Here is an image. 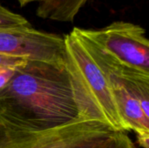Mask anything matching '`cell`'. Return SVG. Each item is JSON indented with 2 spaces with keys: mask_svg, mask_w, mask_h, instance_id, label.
Masks as SVG:
<instances>
[{
  "mask_svg": "<svg viewBox=\"0 0 149 148\" xmlns=\"http://www.w3.org/2000/svg\"><path fill=\"white\" fill-rule=\"evenodd\" d=\"M89 0H42L36 15L43 19L72 22Z\"/></svg>",
  "mask_w": 149,
  "mask_h": 148,
  "instance_id": "7",
  "label": "cell"
},
{
  "mask_svg": "<svg viewBox=\"0 0 149 148\" xmlns=\"http://www.w3.org/2000/svg\"><path fill=\"white\" fill-rule=\"evenodd\" d=\"M25 61H26V59L0 54V66L17 67V66H19V65H23Z\"/></svg>",
  "mask_w": 149,
  "mask_h": 148,
  "instance_id": "11",
  "label": "cell"
},
{
  "mask_svg": "<svg viewBox=\"0 0 149 148\" xmlns=\"http://www.w3.org/2000/svg\"><path fill=\"white\" fill-rule=\"evenodd\" d=\"M115 133L103 123L84 119L44 131L23 129L0 120V148H95Z\"/></svg>",
  "mask_w": 149,
  "mask_h": 148,
  "instance_id": "3",
  "label": "cell"
},
{
  "mask_svg": "<svg viewBox=\"0 0 149 148\" xmlns=\"http://www.w3.org/2000/svg\"><path fill=\"white\" fill-rule=\"evenodd\" d=\"M95 148H135V146L125 133H116L105 143Z\"/></svg>",
  "mask_w": 149,
  "mask_h": 148,
  "instance_id": "9",
  "label": "cell"
},
{
  "mask_svg": "<svg viewBox=\"0 0 149 148\" xmlns=\"http://www.w3.org/2000/svg\"><path fill=\"white\" fill-rule=\"evenodd\" d=\"M78 31L117 63L149 74V41L143 27L115 21L100 29Z\"/></svg>",
  "mask_w": 149,
  "mask_h": 148,
  "instance_id": "4",
  "label": "cell"
},
{
  "mask_svg": "<svg viewBox=\"0 0 149 148\" xmlns=\"http://www.w3.org/2000/svg\"><path fill=\"white\" fill-rule=\"evenodd\" d=\"M63 38L65 69L79 118L103 123L116 133L128 131L119 113L108 77L91 58L73 29Z\"/></svg>",
  "mask_w": 149,
  "mask_h": 148,
  "instance_id": "2",
  "label": "cell"
},
{
  "mask_svg": "<svg viewBox=\"0 0 149 148\" xmlns=\"http://www.w3.org/2000/svg\"><path fill=\"white\" fill-rule=\"evenodd\" d=\"M17 67L0 66V89L3 88L12 78Z\"/></svg>",
  "mask_w": 149,
  "mask_h": 148,
  "instance_id": "10",
  "label": "cell"
},
{
  "mask_svg": "<svg viewBox=\"0 0 149 148\" xmlns=\"http://www.w3.org/2000/svg\"><path fill=\"white\" fill-rule=\"evenodd\" d=\"M31 24L23 16L15 13L0 4V29L30 27Z\"/></svg>",
  "mask_w": 149,
  "mask_h": 148,
  "instance_id": "8",
  "label": "cell"
},
{
  "mask_svg": "<svg viewBox=\"0 0 149 148\" xmlns=\"http://www.w3.org/2000/svg\"><path fill=\"white\" fill-rule=\"evenodd\" d=\"M64 38L32 26L0 29V54L65 66Z\"/></svg>",
  "mask_w": 149,
  "mask_h": 148,
  "instance_id": "5",
  "label": "cell"
},
{
  "mask_svg": "<svg viewBox=\"0 0 149 148\" xmlns=\"http://www.w3.org/2000/svg\"><path fill=\"white\" fill-rule=\"evenodd\" d=\"M79 119L65 66L26 60L0 89V120L15 126L44 131Z\"/></svg>",
  "mask_w": 149,
  "mask_h": 148,
  "instance_id": "1",
  "label": "cell"
},
{
  "mask_svg": "<svg viewBox=\"0 0 149 148\" xmlns=\"http://www.w3.org/2000/svg\"><path fill=\"white\" fill-rule=\"evenodd\" d=\"M17 2H18V3L20 4V6L21 7H24V6H25V5H27L28 3H33V2H41L42 0H17Z\"/></svg>",
  "mask_w": 149,
  "mask_h": 148,
  "instance_id": "12",
  "label": "cell"
},
{
  "mask_svg": "<svg viewBox=\"0 0 149 148\" xmlns=\"http://www.w3.org/2000/svg\"><path fill=\"white\" fill-rule=\"evenodd\" d=\"M109 79V78H108ZM113 95L121 119L128 131L136 133L139 145L149 147V117L147 116L139 102L120 84L109 79Z\"/></svg>",
  "mask_w": 149,
  "mask_h": 148,
  "instance_id": "6",
  "label": "cell"
}]
</instances>
